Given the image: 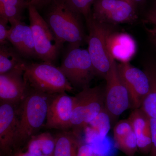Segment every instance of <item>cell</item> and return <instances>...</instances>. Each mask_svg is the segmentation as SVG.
<instances>
[{
    "instance_id": "cell-1",
    "label": "cell",
    "mask_w": 156,
    "mask_h": 156,
    "mask_svg": "<svg viewBox=\"0 0 156 156\" xmlns=\"http://www.w3.org/2000/svg\"><path fill=\"white\" fill-rule=\"evenodd\" d=\"M50 94L33 89L23 101L17 125L14 148L22 145L34 135L47 119Z\"/></svg>"
},
{
    "instance_id": "cell-2",
    "label": "cell",
    "mask_w": 156,
    "mask_h": 156,
    "mask_svg": "<svg viewBox=\"0 0 156 156\" xmlns=\"http://www.w3.org/2000/svg\"><path fill=\"white\" fill-rule=\"evenodd\" d=\"M80 17L60 0H54L50 4L45 20L61 48L66 42L80 46L83 41L85 34Z\"/></svg>"
},
{
    "instance_id": "cell-3",
    "label": "cell",
    "mask_w": 156,
    "mask_h": 156,
    "mask_svg": "<svg viewBox=\"0 0 156 156\" xmlns=\"http://www.w3.org/2000/svg\"><path fill=\"white\" fill-rule=\"evenodd\" d=\"M23 77L28 86L33 89L46 94H57L72 92L71 84L62 72L53 63H28L21 65Z\"/></svg>"
},
{
    "instance_id": "cell-4",
    "label": "cell",
    "mask_w": 156,
    "mask_h": 156,
    "mask_svg": "<svg viewBox=\"0 0 156 156\" xmlns=\"http://www.w3.org/2000/svg\"><path fill=\"white\" fill-rule=\"evenodd\" d=\"M86 19L89 35L86 37L89 52L96 75L105 78L111 66L113 57L107 49L108 38L113 32L109 24L99 22L92 14Z\"/></svg>"
},
{
    "instance_id": "cell-5",
    "label": "cell",
    "mask_w": 156,
    "mask_h": 156,
    "mask_svg": "<svg viewBox=\"0 0 156 156\" xmlns=\"http://www.w3.org/2000/svg\"><path fill=\"white\" fill-rule=\"evenodd\" d=\"M72 85L87 88L96 75L88 50L69 45L59 67Z\"/></svg>"
},
{
    "instance_id": "cell-6",
    "label": "cell",
    "mask_w": 156,
    "mask_h": 156,
    "mask_svg": "<svg viewBox=\"0 0 156 156\" xmlns=\"http://www.w3.org/2000/svg\"><path fill=\"white\" fill-rule=\"evenodd\" d=\"M27 9L37 57L43 62L53 63L61 48L37 9L29 2Z\"/></svg>"
},
{
    "instance_id": "cell-7",
    "label": "cell",
    "mask_w": 156,
    "mask_h": 156,
    "mask_svg": "<svg viewBox=\"0 0 156 156\" xmlns=\"http://www.w3.org/2000/svg\"><path fill=\"white\" fill-rule=\"evenodd\" d=\"M105 108V91L99 87L84 88L74 97L71 128L88 126Z\"/></svg>"
},
{
    "instance_id": "cell-8",
    "label": "cell",
    "mask_w": 156,
    "mask_h": 156,
    "mask_svg": "<svg viewBox=\"0 0 156 156\" xmlns=\"http://www.w3.org/2000/svg\"><path fill=\"white\" fill-rule=\"evenodd\" d=\"M105 108L108 113L112 125L124 112L131 108L129 94L120 80L115 60L112 58L111 66L105 77Z\"/></svg>"
},
{
    "instance_id": "cell-9",
    "label": "cell",
    "mask_w": 156,
    "mask_h": 156,
    "mask_svg": "<svg viewBox=\"0 0 156 156\" xmlns=\"http://www.w3.org/2000/svg\"><path fill=\"white\" fill-rule=\"evenodd\" d=\"M92 17L106 24L133 22L137 17L136 6L129 0H95Z\"/></svg>"
},
{
    "instance_id": "cell-10",
    "label": "cell",
    "mask_w": 156,
    "mask_h": 156,
    "mask_svg": "<svg viewBox=\"0 0 156 156\" xmlns=\"http://www.w3.org/2000/svg\"><path fill=\"white\" fill-rule=\"evenodd\" d=\"M120 80L129 94L131 107L140 108L149 91V80L143 70L134 67L129 62L117 64Z\"/></svg>"
},
{
    "instance_id": "cell-11",
    "label": "cell",
    "mask_w": 156,
    "mask_h": 156,
    "mask_svg": "<svg viewBox=\"0 0 156 156\" xmlns=\"http://www.w3.org/2000/svg\"><path fill=\"white\" fill-rule=\"evenodd\" d=\"M74 97L66 92L55 94L50 100L46 126L50 129L65 130L71 128V118L73 108Z\"/></svg>"
},
{
    "instance_id": "cell-12",
    "label": "cell",
    "mask_w": 156,
    "mask_h": 156,
    "mask_svg": "<svg viewBox=\"0 0 156 156\" xmlns=\"http://www.w3.org/2000/svg\"><path fill=\"white\" fill-rule=\"evenodd\" d=\"M21 65L9 72L0 74V99L2 103L13 105L23 100L27 95L29 86L23 77Z\"/></svg>"
},
{
    "instance_id": "cell-13",
    "label": "cell",
    "mask_w": 156,
    "mask_h": 156,
    "mask_svg": "<svg viewBox=\"0 0 156 156\" xmlns=\"http://www.w3.org/2000/svg\"><path fill=\"white\" fill-rule=\"evenodd\" d=\"M17 117L13 105L1 103L0 106V148L5 154L14 148Z\"/></svg>"
},
{
    "instance_id": "cell-14",
    "label": "cell",
    "mask_w": 156,
    "mask_h": 156,
    "mask_svg": "<svg viewBox=\"0 0 156 156\" xmlns=\"http://www.w3.org/2000/svg\"><path fill=\"white\" fill-rule=\"evenodd\" d=\"M107 49L110 55L121 62H129L135 55L136 44L130 34L112 32L108 38Z\"/></svg>"
},
{
    "instance_id": "cell-15",
    "label": "cell",
    "mask_w": 156,
    "mask_h": 156,
    "mask_svg": "<svg viewBox=\"0 0 156 156\" xmlns=\"http://www.w3.org/2000/svg\"><path fill=\"white\" fill-rule=\"evenodd\" d=\"M128 120L131 123L137 139L138 150L149 154L152 146L150 119L141 108L134 109Z\"/></svg>"
},
{
    "instance_id": "cell-16",
    "label": "cell",
    "mask_w": 156,
    "mask_h": 156,
    "mask_svg": "<svg viewBox=\"0 0 156 156\" xmlns=\"http://www.w3.org/2000/svg\"><path fill=\"white\" fill-rule=\"evenodd\" d=\"M143 70L149 80V91L140 108L150 118L156 119V60L151 59L144 66Z\"/></svg>"
},
{
    "instance_id": "cell-17",
    "label": "cell",
    "mask_w": 156,
    "mask_h": 156,
    "mask_svg": "<svg viewBox=\"0 0 156 156\" xmlns=\"http://www.w3.org/2000/svg\"><path fill=\"white\" fill-rule=\"evenodd\" d=\"M53 156H77L81 144L75 133L66 132L56 136Z\"/></svg>"
},
{
    "instance_id": "cell-18",
    "label": "cell",
    "mask_w": 156,
    "mask_h": 156,
    "mask_svg": "<svg viewBox=\"0 0 156 156\" xmlns=\"http://www.w3.org/2000/svg\"><path fill=\"white\" fill-rule=\"evenodd\" d=\"M55 143V138L50 133L34 135L29 140L27 152L37 155L53 156Z\"/></svg>"
},
{
    "instance_id": "cell-19",
    "label": "cell",
    "mask_w": 156,
    "mask_h": 156,
    "mask_svg": "<svg viewBox=\"0 0 156 156\" xmlns=\"http://www.w3.org/2000/svg\"><path fill=\"white\" fill-rule=\"evenodd\" d=\"M22 56L7 44L0 47V74L9 72L24 62Z\"/></svg>"
},
{
    "instance_id": "cell-20",
    "label": "cell",
    "mask_w": 156,
    "mask_h": 156,
    "mask_svg": "<svg viewBox=\"0 0 156 156\" xmlns=\"http://www.w3.org/2000/svg\"><path fill=\"white\" fill-rule=\"evenodd\" d=\"M88 126L100 139H104L108 134L112 126L110 117L105 108H104Z\"/></svg>"
},
{
    "instance_id": "cell-21",
    "label": "cell",
    "mask_w": 156,
    "mask_h": 156,
    "mask_svg": "<svg viewBox=\"0 0 156 156\" xmlns=\"http://www.w3.org/2000/svg\"><path fill=\"white\" fill-rule=\"evenodd\" d=\"M65 6L79 16L86 19L92 14L91 7L95 0H60Z\"/></svg>"
},
{
    "instance_id": "cell-22",
    "label": "cell",
    "mask_w": 156,
    "mask_h": 156,
    "mask_svg": "<svg viewBox=\"0 0 156 156\" xmlns=\"http://www.w3.org/2000/svg\"><path fill=\"white\" fill-rule=\"evenodd\" d=\"M115 142L116 147L127 156H134L138 150L137 139L134 131Z\"/></svg>"
},
{
    "instance_id": "cell-23",
    "label": "cell",
    "mask_w": 156,
    "mask_h": 156,
    "mask_svg": "<svg viewBox=\"0 0 156 156\" xmlns=\"http://www.w3.org/2000/svg\"><path fill=\"white\" fill-rule=\"evenodd\" d=\"M19 53L25 58L37 57L31 29L26 24L24 26V35Z\"/></svg>"
},
{
    "instance_id": "cell-24",
    "label": "cell",
    "mask_w": 156,
    "mask_h": 156,
    "mask_svg": "<svg viewBox=\"0 0 156 156\" xmlns=\"http://www.w3.org/2000/svg\"><path fill=\"white\" fill-rule=\"evenodd\" d=\"M11 25L7 40L13 45L14 49L19 52L23 37L25 24L20 20L11 23Z\"/></svg>"
},
{
    "instance_id": "cell-25",
    "label": "cell",
    "mask_w": 156,
    "mask_h": 156,
    "mask_svg": "<svg viewBox=\"0 0 156 156\" xmlns=\"http://www.w3.org/2000/svg\"><path fill=\"white\" fill-rule=\"evenodd\" d=\"M24 9L17 6L0 3V17L7 20L10 23L21 20Z\"/></svg>"
},
{
    "instance_id": "cell-26",
    "label": "cell",
    "mask_w": 156,
    "mask_h": 156,
    "mask_svg": "<svg viewBox=\"0 0 156 156\" xmlns=\"http://www.w3.org/2000/svg\"><path fill=\"white\" fill-rule=\"evenodd\" d=\"M133 128L129 120H121L114 128L113 135L115 141L121 139L133 131Z\"/></svg>"
},
{
    "instance_id": "cell-27",
    "label": "cell",
    "mask_w": 156,
    "mask_h": 156,
    "mask_svg": "<svg viewBox=\"0 0 156 156\" xmlns=\"http://www.w3.org/2000/svg\"><path fill=\"white\" fill-rule=\"evenodd\" d=\"M143 21L149 33L156 34V5L148 11Z\"/></svg>"
},
{
    "instance_id": "cell-28",
    "label": "cell",
    "mask_w": 156,
    "mask_h": 156,
    "mask_svg": "<svg viewBox=\"0 0 156 156\" xmlns=\"http://www.w3.org/2000/svg\"><path fill=\"white\" fill-rule=\"evenodd\" d=\"M7 20L0 17V44L1 45L7 44V37L10 29L8 28Z\"/></svg>"
},
{
    "instance_id": "cell-29",
    "label": "cell",
    "mask_w": 156,
    "mask_h": 156,
    "mask_svg": "<svg viewBox=\"0 0 156 156\" xmlns=\"http://www.w3.org/2000/svg\"><path fill=\"white\" fill-rule=\"evenodd\" d=\"M150 119L152 136V146L150 156H156V119Z\"/></svg>"
},
{
    "instance_id": "cell-30",
    "label": "cell",
    "mask_w": 156,
    "mask_h": 156,
    "mask_svg": "<svg viewBox=\"0 0 156 156\" xmlns=\"http://www.w3.org/2000/svg\"><path fill=\"white\" fill-rule=\"evenodd\" d=\"M77 156H97L91 146L89 144L81 145Z\"/></svg>"
},
{
    "instance_id": "cell-31",
    "label": "cell",
    "mask_w": 156,
    "mask_h": 156,
    "mask_svg": "<svg viewBox=\"0 0 156 156\" xmlns=\"http://www.w3.org/2000/svg\"><path fill=\"white\" fill-rule=\"evenodd\" d=\"M0 3L4 5L17 6L22 9L27 8L29 5V2L25 0H0Z\"/></svg>"
},
{
    "instance_id": "cell-32",
    "label": "cell",
    "mask_w": 156,
    "mask_h": 156,
    "mask_svg": "<svg viewBox=\"0 0 156 156\" xmlns=\"http://www.w3.org/2000/svg\"><path fill=\"white\" fill-rule=\"evenodd\" d=\"M54 0H30L29 4L34 6L37 10L50 5Z\"/></svg>"
},
{
    "instance_id": "cell-33",
    "label": "cell",
    "mask_w": 156,
    "mask_h": 156,
    "mask_svg": "<svg viewBox=\"0 0 156 156\" xmlns=\"http://www.w3.org/2000/svg\"><path fill=\"white\" fill-rule=\"evenodd\" d=\"M149 34L150 41L156 49V34L149 33Z\"/></svg>"
},
{
    "instance_id": "cell-34",
    "label": "cell",
    "mask_w": 156,
    "mask_h": 156,
    "mask_svg": "<svg viewBox=\"0 0 156 156\" xmlns=\"http://www.w3.org/2000/svg\"><path fill=\"white\" fill-rule=\"evenodd\" d=\"M14 156H48L45 155H37L33 154L30 153L28 152H26L25 153L20 152L15 154Z\"/></svg>"
},
{
    "instance_id": "cell-35",
    "label": "cell",
    "mask_w": 156,
    "mask_h": 156,
    "mask_svg": "<svg viewBox=\"0 0 156 156\" xmlns=\"http://www.w3.org/2000/svg\"><path fill=\"white\" fill-rule=\"evenodd\" d=\"M129 1L133 3V4L135 6H136L138 4H140V3L142 2H144V0H129Z\"/></svg>"
},
{
    "instance_id": "cell-36",
    "label": "cell",
    "mask_w": 156,
    "mask_h": 156,
    "mask_svg": "<svg viewBox=\"0 0 156 156\" xmlns=\"http://www.w3.org/2000/svg\"></svg>"
}]
</instances>
